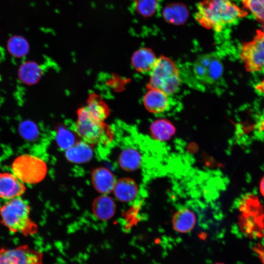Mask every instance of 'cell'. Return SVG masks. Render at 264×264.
I'll use <instances>...</instances> for the list:
<instances>
[{
    "label": "cell",
    "instance_id": "obj_15",
    "mask_svg": "<svg viewBox=\"0 0 264 264\" xmlns=\"http://www.w3.org/2000/svg\"><path fill=\"white\" fill-rule=\"evenodd\" d=\"M196 217L190 210L183 208L177 211L173 218L174 229L179 233H185L191 231L196 224Z\"/></svg>",
    "mask_w": 264,
    "mask_h": 264
},
{
    "label": "cell",
    "instance_id": "obj_5",
    "mask_svg": "<svg viewBox=\"0 0 264 264\" xmlns=\"http://www.w3.org/2000/svg\"><path fill=\"white\" fill-rule=\"evenodd\" d=\"M147 88L158 89L169 95L176 93L181 83L180 71L176 63L168 57L157 58L150 73Z\"/></svg>",
    "mask_w": 264,
    "mask_h": 264
},
{
    "label": "cell",
    "instance_id": "obj_1",
    "mask_svg": "<svg viewBox=\"0 0 264 264\" xmlns=\"http://www.w3.org/2000/svg\"><path fill=\"white\" fill-rule=\"evenodd\" d=\"M247 14L230 0H203L198 6L196 19L204 27L220 32Z\"/></svg>",
    "mask_w": 264,
    "mask_h": 264
},
{
    "label": "cell",
    "instance_id": "obj_18",
    "mask_svg": "<svg viewBox=\"0 0 264 264\" xmlns=\"http://www.w3.org/2000/svg\"><path fill=\"white\" fill-rule=\"evenodd\" d=\"M43 74L41 66L33 62H24L20 66L19 76L24 84L32 85L39 81Z\"/></svg>",
    "mask_w": 264,
    "mask_h": 264
},
{
    "label": "cell",
    "instance_id": "obj_2",
    "mask_svg": "<svg viewBox=\"0 0 264 264\" xmlns=\"http://www.w3.org/2000/svg\"><path fill=\"white\" fill-rule=\"evenodd\" d=\"M30 208L21 197L5 200L0 205L2 223L11 232L25 237L36 234L37 226L30 217Z\"/></svg>",
    "mask_w": 264,
    "mask_h": 264
},
{
    "label": "cell",
    "instance_id": "obj_6",
    "mask_svg": "<svg viewBox=\"0 0 264 264\" xmlns=\"http://www.w3.org/2000/svg\"><path fill=\"white\" fill-rule=\"evenodd\" d=\"M12 173L24 184H35L45 177L47 167L41 158L29 154L17 156L12 164Z\"/></svg>",
    "mask_w": 264,
    "mask_h": 264
},
{
    "label": "cell",
    "instance_id": "obj_9",
    "mask_svg": "<svg viewBox=\"0 0 264 264\" xmlns=\"http://www.w3.org/2000/svg\"><path fill=\"white\" fill-rule=\"evenodd\" d=\"M0 264H43V254L27 244L11 248L2 247Z\"/></svg>",
    "mask_w": 264,
    "mask_h": 264
},
{
    "label": "cell",
    "instance_id": "obj_20",
    "mask_svg": "<svg viewBox=\"0 0 264 264\" xmlns=\"http://www.w3.org/2000/svg\"><path fill=\"white\" fill-rule=\"evenodd\" d=\"M141 155L134 148H127L121 153L119 157V164L123 169L127 171H133L138 168L141 163Z\"/></svg>",
    "mask_w": 264,
    "mask_h": 264
},
{
    "label": "cell",
    "instance_id": "obj_3",
    "mask_svg": "<svg viewBox=\"0 0 264 264\" xmlns=\"http://www.w3.org/2000/svg\"><path fill=\"white\" fill-rule=\"evenodd\" d=\"M75 131L83 141L90 145L107 144L113 137L109 126L95 117L86 106L77 110Z\"/></svg>",
    "mask_w": 264,
    "mask_h": 264
},
{
    "label": "cell",
    "instance_id": "obj_27",
    "mask_svg": "<svg viewBox=\"0 0 264 264\" xmlns=\"http://www.w3.org/2000/svg\"><path fill=\"white\" fill-rule=\"evenodd\" d=\"M56 140L59 147L66 150L76 143L74 133L64 127H60L58 129Z\"/></svg>",
    "mask_w": 264,
    "mask_h": 264
},
{
    "label": "cell",
    "instance_id": "obj_31",
    "mask_svg": "<svg viewBox=\"0 0 264 264\" xmlns=\"http://www.w3.org/2000/svg\"><path fill=\"white\" fill-rule=\"evenodd\" d=\"M215 264H222V263H216Z\"/></svg>",
    "mask_w": 264,
    "mask_h": 264
},
{
    "label": "cell",
    "instance_id": "obj_4",
    "mask_svg": "<svg viewBox=\"0 0 264 264\" xmlns=\"http://www.w3.org/2000/svg\"><path fill=\"white\" fill-rule=\"evenodd\" d=\"M239 205V226L247 237L259 238L264 235V210L254 195L243 197Z\"/></svg>",
    "mask_w": 264,
    "mask_h": 264
},
{
    "label": "cell",
    "instance_id": "obj_8",
    "mask_svg": "<svg viewBox=\"0 0 264 264\" xmlns=\"http://www.w3.org/2000/svg\"><path fill=\"white\" fill-rule=\"evenodd\" d=\"M240 57L247 71L255 72L263 69L264 67V33L261 29L257 30L251 41L242 44Z\"/></svg>",
    "mask_w": 264,
    "mask_h": 264
},
{
    "label": "cell",
    "instance_id": "obj_17",
    "mask_svg": "<svg viewBox=\"0 0 264 264\" xmlns=\"http://www.w3.org/2000/svg\"><path fill=\"white\" fill-rule=\"evenodd\" d=\"M115 207L112 198L105 194L96 198L92 205L95 216L102 220H107L111 218L115 213Z\"/></svg>",
    "mask_w": 264,
    "mask_h": 264
},
{
    "label": "cell",
    "instance_id": "obj_13",
    "mask_svg": "<svg viewBox=\"0 0 264 264\" xmlns=\"http://www.w3.org/2000/svg\"><path fill=\"white\" fill-rule=\"evenodd\" d=\"M91 179L95 189L103 194L113 191L116 182L112 173L103 167L96 168L93 171Z\"/></svg>",
    "mask_w": 264,
    "mask_h": 264
},
{
    "label": "cell",
    "instance_id": "obj_25",
    "mask_svg": "<svg viewBox=\"0 0 264 264\" xmlns=\"http://www.w3.org/2000/svg\"><path fill=\"white\" fill-rule=\"evenodd\" d=\"M19 130L20 135L27 141H34L39 137L40 132L38 126L33 121L24 120L19 125Z\"/></svg>",
    "mask_w": 264,
    "mask_h": 264
},
{
    "label": "cell",
    "instance_id": "obj_16",
    "mask_svg": "<svg viewBox=\"0 0 264 264\" xmlns=\"http://www.w3.org/2000/svg\"><path fill=\"white\" fill-rule=\"evenodd\" d=\"M91 145L82 141L76 142L66 152V158L75 163H82L89 160L92 156Z\"/></svg>",
    "mask_w": 264,
    "mask_h": 264
},
{
    "label": "cell",
    "instance_id": "obj_19",
    "mask_svg": "<svg viewBox=\"0 0 264 264\" xmlns=\"http://www.w3.org/2000/svg\"><path fill=\"white\" fill-rule=\"evenodd\" d=\"M87 103V108L96 118L104 121L109 116L110 108L99 95L95 93H90Z\"/></svg>",
    "mask_w": 264,
    "mask_h": 264
},
{
    "label": "cell",
    "instance_id": "obj_30",
    "mask_svg": "<svg viewBox=\"0 0 264 264\" xmlns=\"http://www.w3.org/2000/svg\"><path fill=\"white\" fill-rule=\"evenodd\" d=\"M262 31L264 33V22L262 23Z\"/></svg>",
    "mask_w": 264,
    "mask_h": 264
},
{
    "label": "cell",
    "instance_id": "obj_11",
    "mask_svg": "<svg viewBox=\"0 0 264 264\" xmlns=\"http://www.w3.org/2000/svg\"><path fill=\"white\" fill-rule=\"evenodd\" d=\"M169 96L158 89L149 88L143 97V104L146 110L151 113H162L169 107Z\"/></svg>",
    "mask_w": 264,
    "mask_h": 264
},
{
    "label": "cell",
    "instance_id": "obj_29",
    "mask_svg": "<svg viewBox=\"0 0 264 264\" xmlns=\"http://www.w3.org/2000/svg\"><path fill=\"white\" fill-rule=\"evenodd\" d=\"M260 191L263 197H264V176L262 178L260 183Z\"/></svg>",
    "mask_w": 264,
    "mask_h": 264
},
{
    "label": "cell",
    "instance_id": "obj_12",
    "mask_svg": "<svg viewBox=\"0 0 264 264\" xmlns=\"http://www.w3.org/2000/svg\"><path fill=\"white\" fill-rule=\"evenodd\" d=\"M157 57L149 48L142 47L135 51L132 57L133 68L142 73H150L156 63Z\"/></svg>",
    "mask_w": 264,
    "mask_h": 264
},
{
    "label": "cell",
    "instance_id": "obj_7",
    "mask_svg": "<svg viewBox=\"0 0 264 264\" xmlns=\"http://www.w3.org/2000/svg\"><path fill=\"white\" fill-rule=\"evenodd\" d=\"M192 70L195 78L205 85H213L221 78L223 66L219 56L215 53L199 56L193 64Z\"/></svg>",
    "mask_w": 264,
    "mask_h": 264
},
{
    "label": "cell",
    "instance_id": "obj_21",
    "mask_svg": "<svg viewBox=\"0 0 264 264\" xmlns=\"http://www.w3.org/2000/svg\"><path fill=\"white\" fill-rule=\"evenodd\" d=\"M164 19L168 22L180 24L183 23L188 17L187 8L183 4H172L167 6L163 11Z\"/></svg>",
    "mask_w": 264,
    "mask_h": 264
},
{
    "label": "cell",
    "instance_id": "obj_26",
    "mask_svg": "<svg viewBox=\"0 0 264 264\" xmlns=\"http://www.w3.org/2000/svg\"><path fill=\"white\" fill-rule=\"evenodd\" d=\"M259 22H264V0H240Z\"/></svg>",
    "mask_w": 264,
    "mask_h": 264
},
{
    "label": "cell",
    "instance_id": "obj_14",
    "mask_svg": "<svg viewBox=\"0 0 264 264\" xmlns=\"http://www.w3.org/2000/svg\"><path fill=\"white\" fill-rule=\"evenodd\" d=\"M113 191L118 199L123 202H129L135 198L138 188L133 179L123 178L116 181Z\"/></svg>",
    "mask_w": 264,
    "mask_h": 264
},
{
    "label": "cell",
    "instance_id": "obj_28",
    "mask_svg": "<svg viewBox=\"0 0 264 264\" xmlns=\"http://www.w3.org/2000/svg\"><path fill=\"white\" fill-rule=\"evenodd\" d=\"M255 88L258 91L264 94V79L256 84Z\"/></svg>",
    "mask_w": 264,
    "mask_h": 264
},
{
    "label": "cell",
    "instance_id": "obj_10",
    "mask_svg": "<svg viewBox=\"0 0 264 264\" xmlns=\"http://www.w3.org/2000/svg\"><path fill=\"white\" fill-rule=\"evenodd\" d=\"M25 189V184L13 173H0V198L7 200L20 197Z\"/></svg>",
    "mask_w": 264,
    "mask_h": 264
},
{
    "label": "cell",
    "instance_id": "obj_24",
    "mask_svg": "<svg viewBox=\"0 0 264 264\" xmlns=\"http://www.w3.org/2000/svg\"><path fill=\"white\" fill-rule=\"evenodd\" d=\"M158 6V0H134L133 2L134 10L143 17H148L154 15Z\"/></svg>",
    "mask_w": 264,
    "mask_h": 264
},
{
    "label": "cell",
    "instance_id": "obj_23",
    "mask_svg": "<svg viewBox=\"0 0 264 264\" xmlns=\"http://www.w3.org/2000/svg\"><path fill=\"white\" fill-rule=\"evenodd\" d=\"M7 47L10 54L18 58L26 56L29 49L27 40L20 35L11 37L8 41Z\"/></svg>",
    "mask_w": 264,
    "mask_h": 264
},
{
    "label": "cell",
    "instance_id": "obj_22",
    "mask_svg": "<svg viewBox=\"0 0 264 264\" xmlns=\"http://www.w3.org/2000/svg\"><path fill=\"white\" fill-rule=\"evenodd\" d=\"M150 131L154 138L159 141H166L175 133V128L167 120H159L152 123Z\"/></svg>",
    "mask_w": 264,
    "mask_h": 264
}]
</instances>
